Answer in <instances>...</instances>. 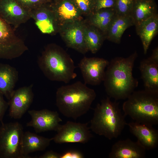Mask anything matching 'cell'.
<instances>
[{
    "label": "cell",
    "mask_w": 158,
    "mask_h": 158,
    "mask_svg": "<svg viewBox=\"0 0 158 158\" xmlns=\"http://www.w3.org/2000/svg\"><path fill=\"white\" fill-rule=\"evenodd\" d=\"M109 63L107 60L98 57H84L78 64L84 83L97 85L103 82L105 68Z\"/></svg>",
    "instance_id": "30bf717a"
},
{
    "label": "cell",
    "mask_w": 158,
    "mask_h": 158,
    "mask_svg": "<svg viewBox=\"0 0 158 158\" xmlns=\"http://www.w3.org/2000/svg\"><path fill=\"white\" fill-rule=\"evenodd\" d=\"M146 149L137 140L129 139L119 140L112 145L109 155V158H143Z\"/></svg>",
    "instance_id": "2e32d148"
},
{
    "label": "cell",
    "mask_w": 158,
    "mask_h": 158,
    "mask_svg": "<svg viewBox=\"0 0 158 158\" xmlns=\"http://www.w3.org/2000/svg\"><path fill=\"white\" fill-rule=\"evenodd\" d=\"M139 69L145 89L158 92V63L148 58L141 61Z\"/></svg>",
    "instance_id": "d6986e66"
},
{
    "label": "cell",
    "mask_w": 158,
    "mask_h": 158,
    "mask_svg": "<svg viewBox=\"0 0 158 158\" xmlns=\"http://www.w3.org/2000/svg\"><path fill=\"white\" fill-rule=\"evenodd\" d=\"M153 61L158 63V47L154 49L151 56L149 57Z\"/></svg>",
    "instance_id": "d6a6232c"
},
{
    "label": "cell",
    "mask_w": 158,
    "mask_h": 158,
    "mask_svg": "<svg viewBox=\"0 0 158 158\" xmlns=\"http://www.w3.org/2000/svg\"><path fill=\"white\" fill-rule=\"evenodd\" d=\"M127 99L122 106L126 116L141 123L158 124V92L145 89L134 91Z\"/></svg>",
    "instance_id": "5b68a950"
},
{
    "label": "cell",
    "mask_w": 158,
    "mask_h": 158,
    "mask_svg": "<svg viewBox=\"0 0 158 158\" xmlns=\"http://www.w3.org/2000/svg\"><path fill=\"white\" fill-rule=\"evenodd\" d=\"M18 78L16 69L9 64L0 63V91L9 100Z\"/></svg>",
    "instance_id": "ac0fdd59"
},
{
    "label": "cell",
    "mask_w": 158,
    "mask_h": 158,
    "mask_svg": "<svg viewBox=\"0 0 158 158\" xmlns=\"http://www.w3.org/2000/svg\"><path fill=\"white\" fill-rule=\"evenodd\" d=\"M50 0V1H51L52 2V1H54V0Z\"/></svg>",
    "instance_id": "836d02e7"
},
{
    "label": "cell",
    "mask_w": 158,
    "mask_h": 158,
    "mask_svg": "<svg viewBox=\"0 0 158 158\" xmlns=\"http://www.w3.org/2000/svg\"><path fill=\"white\" fill-rule=\"evenodd\" d=\"M85 26L83 19L66 23L59 31L67 47L83 54L88 51L85 38Z\"/></svg>",
    "instance_id": "9c48e42d"
},
{
    "label": "cell",
    "mask_w": 158,
    "mask_h": 158,
    "mask_svg": "<svg viewBox=\"0 0 158 158\" xmlns=\"http://www.w3.org/2000/svg\"><path fill=\"white\" fill-rule=\"evenodd\" d=\"M31 120L26 126L33 127L37 133L50 130L56 131L62 120L56 111L45 109L40 110H28Z\"/></svg>",
    "instance_id": "8fae6325"
},
{
    "label": "cell",
    "mask_w": 158,
    "mask_h": 158,
    "mask_svg": "<svg viewBox=\"0 0 158 158\" xmlns=\"http://www.w3.org/2000/svg\"><path fill=\"white\" fill-rule=\"evenodd\" d=\"M157 14L154 0H135L131 16L135 26Z\"/></svg>",
    "instance_id": "ffe728a7"
},
{
    "label": "cell",
    "mask_w": 158,
    "mask_h": 158,
    "mask_svg": "<svg viewBox=\"0 0 158 158\" xmlns=\"http://www.w3.org/2000/svg\"><path fill=\"white\" fill-rule=\"evenodd\" d=\"M116 15L114 8H102L94 11L85 20L99 29L106 38L109 27Z\"/></svg>",
    "instance_id": "cb8c5ba5"
},
{
    "label": "cell",
    "mask_w": 158,
    "mask_h": 158,
    "mask_svg": "<svg viewBox=\"0 0 158 158\" xmlns=\"http://www.w3.org/2000/svg\"><path fill=\"white\" fill-rule=\"evenodd\" d=\"M49 5L59 28L66 23L84 19L72 0H54L49 3Z\"/></svg>",
    "instance_id": "9a60e30c"
},
{
    "label": "cell",
    "mask_w": 158,
    "mask_h": 158,
    "mask_svg": "<svg viewBox=\"0 0 158 158\" xmlns=\"http://www.w3.org/2000/svg\"><path fill=\"white\" fill-rule=\"evenodd\" d=\"M83 16L87 17L94 11L95 0H72Z\"/></svg>",
    "instance_id": "4316f807"
},
{
    "label": "cell",
    "mask_w": 158,
    "mask_h": 158,
    "mask_svg": "<svg viewBox=\"0 0 158 158\" xmlns=\"http://www.w3.org/2000/svg\"><path fill=\"white\" fill-rule=\"evenodd\" d=\"M136 51L126 58L115 57L109 62L104 80L106 92L116 100L127 99L138 87V81L133 75Z\"/></svg>",
    "instance_id": "6da1fadb"
},
{
    "label": "cell",
    "mask_w": 158,
    "mask_h": 158,
    "mask_svg": "<svg viewBox=\"0 0 158 158\" xmlns=\"http://www.w3.org/2000/svg\"><path fill=\"white\" fill-rule=\"evenodd\" d=\"M96 97L93 89L77 81L57 89L56 105L63 116L76 120L89 110Z\"/></svg>",
    "instance_id": "7a4b0ae2"
},
{
    "label": "cell",
    "mask_w": 158,
    "mask_h": 158,
    "mask_svg": "<svg viewBox=\"0 0 158 158\" xmlns=\"http://www.w3.org/2000/svg\"><path fill=\"white\" fill-rule=\"evenodd\" d=\"M15 30L0 17V59L17 58L28 50Z\"/></svg>",
    "instance_id": "52a82bcc"
},
{
    "label": "cell",
    "mask_w": 158,
    "mask_h": 158,
    "mask_svg": "<svg viewBox=\"0 0 158 158\" xmlns=\"http://www.w3.org/2000/svg\"><path fill=\"white\" fill-rule=\"evenodd\" d=\"M87 125V123L70 121L64 124H60L56 131L57 134L52 138V140L58 144L86 143L92 136Z\"/></svg>",
    "instance_id": "ba28073f"
},
{
    "label": "cell",
    "mask_w": 158,
    "mask_h": 158,
    "mask_svg": "<svg viewBox=\"0 0 158 158\" xmlns=\"http://www.w3.org/2000/svg\"><path fill=\"white\" fill-rule=\"evenodd\" d=\"M135 0H115L114 9L116 14L130 16Z\"/></svg>",
    "instance_id": "484cf974"
},
{
    "label": "cell",
    "mask_w": 158,
    "mask_h": 158,
    "mask_svg": "<svg viewBox=\"0 0 158 158\" xmlns=\"http://www.w3.org/2000/svg\"><path fill=\"white\" fill-rule=\"evenodd\" d=\"M135 27L137 33L142 41L144 54H145L152 40L158 33V14L142 22Z\"/></svg>",
    "instance_id": "44dd1931"
},
{
    "label": "cell",
    "mask_w": 158,
    "mask_h": 158,
    "mask_svg": "<svg viewBox=\"0 0 158 158\" xmlns=\"http://www.w3.org/2000/svg\"><path fill=\"white\" fill-rule=\"evenodd\" d=\"M115 0H95L94 11L100 9L114 8Z\"/></svg>",
    "instance_id": "f1b7e54d"
},
{
    "label": "cell",
    "mask_w": 158,
    "mask_h": 158,
    "mask_svg": "<svg viewBox=\"0 0 158 158\" xmlns=\"http://www.w3.org/2000/svg\"><path fill=\"white\" fill-rule=\"evenodd\" d=\"M37 62L44 75L50 80L68 83L77 77L73 59L56 44L48 45L38 58Z\"/></svg>",
    "instance_id": "277c9868"
},
{
    "label": "cell",
    "mask_w": 158,
    "mask_h": 158,
    "mask_svg": "<svg viewBox=\"0 0 158 158\" xmlns=\"http://www.w3.org/2000/svg\"><path fill=\"white\" fill-rule=\"evenodd\" d=\"M3 96L0 91V121L1 123L3 122L4 116L8 106V102L5 100Z\"/></svg>",
    "instance_id": "f546056e"
},
{
    "label": "cell",
    "mask_w": 158,
    "mask_h": 158,
    "mask_svg": "<svg viewBox=\"0 0 158 158\" xmlns=\"http://www.w3.org/2000/svg\"><path fill=\"white\" fill-rule=\"evenodd\" d=\"M126 116L122 113L119 103L109 97L102 100L94 109L90 129L95 133L109 140L120 136L127 125Z\"/></svg>",
    "instance_id": "3957f363"
},
{
    "label": "cell",
    "mask_w": 158,
    "mask_h": 158,
    "mask_svg": "<svg viewBox=\"0 0 158 158\" xmlns=\"http://www.w3.org/2000/svg\"><path fill=\"white\" fill-rule=\"evenodd\" d=\"M130 132L146 150H151L157 147L158 131L153 126L135 121L127 123Z\"/></svg>",
    "instance_id": "e0dca14e"
},
{
    "label": "cell",
    "mask_w": 158,
    "mask_h": 158,
    "mask_svg": "<svg viewBox=\"0 0 158 158\" xmlns=\"http://www.w3.org/2000/svg\"><path fill=\"white\" fill-rule=\"evenodd\" d=\"M1 123L0 158H27L23 152L22 125L18 122Z\"/></svg>",
    "instance_id": "8992f818"
},
{
    "label": "cell",
    "mask_w": 158,
    "mask_h": 158,
    "mask_svg": "<svg viewBox=\"0 0 158 158\" xmlns=\"http://www.w3.org/2000/svg\"><path fill=\"white\" fill-rule=\"evenodd\" d=\"M61 154L52 150L48 151L39 156V158H60Z\"/></svg>",
    "instance_id": "1f68e13d"
},
{
    "label": "cell",
    "mask_w": 158,
    "mask_h": 158,
    "mask_svg": "<svg viewBox=\"0 0 158 158\" xmlns=\"http://www.w3.org/2000/svg\"><path fill=\"white\" fill-rule=\"evenodd\" d=\"M29 13L42 33L53 35L59 32V27L49 3L42 5Z\"/></svg>",
    "instance_id": "5bb4252c"
},
{
    "label": "cell",
    "mask_w": 158,
    "mask_h": 158,
    "mask_svg": "<svg viewBox=\"0 0 158 158\" xmlns=\"http://www.w3.org/2000/svg\"><path fill=\"white\" fill-rule=\"evenodd\" d=\"M134 25L130 16H123L116 14L107 31L106 39L116 44H120L125 31Z\"/></svg>",
    "instance_id": "603a6c76"
},
{
    "label": "cell",
    "mask_w": 158,
    "mask_h": 158,
    "mask_svg": "<svg viewBox=\"0 0 158 158\" xmlns=\"http://www.w3.org/2000/svg\"><path fill=\"white\" fill-rule=\"evenodd\" d=\"M26 10L29 12L38 6L51 2L49 0H16Z\"/></svg>",
    "instance_id": "83f0119b"
},
{
    "label": "cell",
    "mask_w": 158,
    "mask_h": 158,
    "mask_svg": "<svg viewBox=\"0 0 158 158\" xmlns=\"http://www.w3.org/2000/svg\"><path fill=\"white\" fill-rule=\"evenodd\" d=\"M83 155L80 152L74 150L68 151L61 154L60 158H83Z\"/></svg>",
    "instance_id": "4dcf8cb0"
},
{
    "label": "cell",
    "mask_w": 158,
    "mask_h": 158,
    "mask_svg": "<svg viewBox=\"0 0 158 158\" xmlns=\"http://www.w3.org/2000/svg\"><path fill=\"white\" fill-rule=\"evenodd\" d=\"M33 86L31 84L14 90L8 102L9 115L11 117L20 119L28 111L34 98Z\"/></svg>",
    "instance_id": "7c38bea8"
},
{
    "label": "cell",
    "mask_w": 158,
    "mask_h": 158,
    "mask_svg": "<svg viewBox=\"0 0 158 158\" xmlns=\"http://www.w3.org/2000/svg\"><path fill=\"white\" fill-rule=\"evenodd\" d=\"M85 21V38L87 47L88 51L95 54L100 49L106 38L99 29Z\"/></svg>",
    "instance_id": "d4e9b609"
},
{
    "label": "cell",
    "mask_w": 158,
    "mask_h": 158,
    "mask_svg": "<svg viewBox=\"0 0 158 158\" xmlns=\"http://www.w3.org/2000/svg\"><path fill=\"white\" fill-rule=\"evenodd\" d=\"M52 140L29 131L24 132L23 138V150L27 158H32L29 154L37 151L44 150Z\"/></svg>",
    "instance_id": "7402d4cb"
},
{
    "label": "cell",
    "mask_w": 158,
    "mask_h": 158,
    "mask_svg": "<svg viewBox=\"0 0 158 158\" xmlns=\"http://www.w3.org/2000/svg\"><path fill=\"white\" fill-rule=\"evenodd\" d=\"M0 17L15 30L31 18L29 12L16 0H0Z\"/></svg>",
    "instance_id": "4fadbf2b"
}]
</instances>
